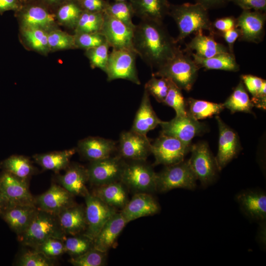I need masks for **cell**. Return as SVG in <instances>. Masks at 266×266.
<instances>
[{"label":"cell","instance_id":"7bdbcfd3","mask_svg":"<svg viewBox=\"0 0 266 266\" xmlns=\"http://www.w3.org/2000/svg\"><path fill=\"white\" fill-rule=\"evenodd\" d=\"M110 46L107 42L99 46L86 50L85 55L92 68H99L105 72L109 57Z\"/></svg>","mask_w":266,"mask_h":266},{"label":"cell","instance_id":"4fadbf2b","mask_svg":"<svg viewBox=\"0 0 266 266\" xmlns=\"http://www.w3.org/2000/svg\"><path fill=\"white\" fill-rule=\"evenodd\" d=\"M160 125L161 134L177 138L189 145L194 137L206 129L204 123L194 119L188 113L184 116H176L169 121H162Z\"/></svg>","mask_w":266,"mask_h":266},{"label":"cell","instance_id":"74e56055","mask_svg":"<svg viewBox=\"0 0 266 266\" xmlns=\"http://www.w3.org/2000/svg\"><path fill=\"white\" fill-rule=\"evenodd\" d=\"M104 12L122 22L128 26L134 29L133 21L134 15L132 5L129 1L108 2Z\"/></svg>","mask_w":266,"mask_h":266},{"label":"cell","instance_id":"4dcf8cb0","mask_svg":"<svg viewBox=\"0 0 266 266\" xmlns=\"http://www.w3.org/2000/svg\"><path fill=\"white\" fill-rule=\"evenodd\" d=\"M187 52L191 55L200 68L233 72H236L239 70V66L236 62L233 53L230 51L221 53L208 58H201L193 53Z\"/></svg>","mask_w":266,"mask_h":266},{"label":"cell","instance_id":"91938a15","mask_svg":"<svg viewBox=\"0 0 266 266\" xmlns=\"http://www.w3.org/2000/svg\"><path fill=\"white\" fill-rule=\"evenodd\" d=\"M49 3L54 4L58 2L61 0H46Z\"/></svg>","mask_w":266,"mask_h":266},{"label":"cell","instance_id":"7a4b0ae2","mask_svg":"<svg viewBox=\"0 0 266 266\" xmlns=\"http://www.w3.org/2000/svg\"><path fill=\"white\" fill-rule=\"evenodd\" d=\"M207 9L199 3L170 4L168 15L175 21L178 30L175 41L181 42L190 35L207 31L216 35Z\"/></svg>","mask_w":266,"mask_h":266},{"label":"cell","instance_id":"60d3db41","mask_svg":"<svg viewBox=\"0 0 266 266\" xmlns=\"http://www.w3.org/2000/svg\"><path fill=\"white\" fill-rule=\"evenodd\" d=\"M48 43L49 50L52 51L76 48L74 35L59 30L53 29L48 32Z\"/></svg>","mask_w":266,"mask_h":266},{"label":"cell","instance_id":"7402d4cb","mask_svg":"<svg viewBox=\"0 0 266 266\" xmlns=\"http://www.w3.org/2000/svg\"><path fill=\"white\" fill-rule=\"evenodd\" d=\"M114 141L99 136H89L79 141L77 150L85 159L93 161L112 156L116 149Z\"/></svg>","mask_w":266,"mask_h":266},{"label":"cell","instance_id":"603a6c76","mask_svg":"<svg viewBox=\"0 0 266 266\" xmlns=\"http://www.w3.org/2000/svg\"><path fill=\"white\" fill-rule=\"evenodd\" d=\"M127 224L120 212H116L102 227L94 239V247L107 252L115 245L117 240Z\"/></svg>","mask_w":266,"mask_h":266},{"label":"cell","instance_id":"2e32d148","mask_svg":"<svg viewBox=\"0 0 266 266\" xmlns=\"http://www.w3.org/2000/svg\"><path fill=\"white\" fill-rule=\"evenodd\" d=\"M133 30L120 20L104 12L103 22L100 32L112 49L134 50Z\"/></svg>","mask_w":266,"mask_h":266},{"label":"cell","instance_id":"ffe728a7","mask_svg":"<svg viewBox=\"0 0 266 266\" xmlns=\"http://www.w3.org/2000/svg\"><path fill=\"white\" fill-rule=\"evenodd\" d=\"M160 209L159 204L151 194L137 193L129 200L120 213L128 224L141 217L156 214Z\"/></svg>","mask_w":266,"mask_h":266},{"label":"cell","instance_id":"d6a6232c","mask_svg":"<svg viewBox=\"0 0 266 266\" xmlns=\"http://www.w3.org/2000/svg\"><path fill=\"white\" fill-rule=\"evenodd\" d=\"M0 170L27 181L36 172L31 161L21 155H12L1 161Z\"/></svg>","mask_w":266,"mask_h":266},{"label":"cell","instance_id":"5b68a950","mask_svg":"<svg viewBox=\"0 0 266 266\" xmlns=\"http://www.w3.org/2000/svg\"><path fill=\"white\" fill-rule=\"evenodd\" d=\"M120 181L135 193L156 192L157 173L146 161L126 162Z\"/></svg>","mask_w":266,"mask_h":266},{"label":"cell","instance_id":"1f68e13d","mask_svg":"<svg viewBox=\"0 0 266 266\" xmlns=\"http://www.w3.org/2000/svg\"><path fill=\"white\" fill-rule=\"evenodd\" d=\"M76 151L75 148H71L63 151L37 154L33 156V158L35 162L43 169L59 173L68 166L70 160Z\"/></svg>","mask_w":266,"mask_h":266},{"label":"cell","instance_id":"836d02e7","mask_svg":"<svg viewBox=\"0 0 266 266\" xmlns=\"http://www.w3.org/2000/svg\"><path fill=\"white\" fill-rule=\"evenodd\" d=\"M223 105L232 113L236 112L252 113V109L254 106L241 80Z\"/></svg>","mask_w":266,"mask_h":266},{"label":"cell","instance_id":"f35d334b","mask_svg":"<svg viewBox=\"0 0 266 266\" xmlns=\"http://www.w3.org/2000/svg\"><path fill=\"white\" fill-rule=\"evenodd\" d=\"M83 11L75 0H67L59 8L56 19L63 25L74 29Z\"/></svg>","mask_w":266,"mask_h":266},{"label":"cell","instance_id":"ee69618b","mask_svg":"<svg viewBox=\"0 0 266 266\" xmlns=\"http://www.w3.org/2000/svg\"><path fill=\"white\" fill-rule=\"evenodd\" d=\"M181 90L170 80L169 89L163 102L172 107L175 110L177 116H184L187 114L186 100Z\"/></svg>","mask_w":266,"mask_h":266},{"label":"cell","instance_id":"c3c4849f","mask_svg":"<svg viewBox=\"0 0 266 266\" xmlns=\"http://www.w3.org/2000/svg\"><path fill=\"white\" fill-rule=\"evenodd\" d=\"M33 249L41 252L49 258L55 260L65 253L64 240L49 238Z\"/></svg>","mask_w":266,"mask_h":266},{"label":"cell","instance_id":"f5cc1de1","mask_svg":"<svg viewBox=\"0 0 266 266\" xmlns=\"http://www.w3.org/2000/svg\"><path fill=\"white\" fill-rule=\"evenodd\" d=\"M84 11L104 12L108 1L105 0H75Z\"/></svg>","mask_w":266,"mask_h":266},{"label":"cell","instance_id":"d590c367","mask_svg":"<svg viewBox=\"0 0 266 266\" xmlns=\"http://www.w3.org/2000/svg\"><path fill=\"white\" fill-rule=\"evenodd\" d=\"M104 19V12L83 11L74 29V33L100 32Z\"/></svg>","mask_w":266,"mask_h":266},{"label":"cell","instance_id":"8fae6325","mask_svg":"<svg viewBox=\"0 0 266 266\" xmlns=\"http://www.w3.org/2000/svg\"><path fill=\"white\" fill-rule=\"evenodd\" d=\"M0 189L6 203V207L35 206L34 197L30 191L27 180L19 178L9 173L2 172L0 175Z\"/></svg>","mask_w":266,"mask_h":266},{"label":"cell","instance_id":"9a60e30c","mask_svg":"<svg viewBox=\"0 0 266 266\" xmlns=\"http://www.w3.org/2000/svg\"><path fill=\"white\" fill-rule=\"evenodd\" d=\"M119 141V155L125 160L146 161L151 154V142L147 135L131 130L124 131Z\"/></svg>","mask_w":266,"mask_h":266},{"label":"cell","instance_id":"8d00e7d4","mask_svg":"<svg viewBox=\"0 0 266 266\" xmlns=\"http://www.w3.org/2000/svg\"><path fill=\"white\" fill-rule=\"evenodd\" d=\"M48 32L39 28H22V33L27 44L33 50L47 53L49 51L48 43Z\"/></svg>","mask_w":266,"mask_h":266},{"label":"cell","instance_id":"11a10c76","mask_svg":"<svg viewBox=\"0 0 266 266\" xmlns=\"http://www.w3.org/2000/svg\"><path fill=\"white\" fill-rule=\"evenodd\" d=\"M207 10L218 9L226 6L230 0H194Z\"/></svg>","mask_w":266,"mask_h":266},{"label":"cell","instance_id":"7dc6e473","mask_svg":"<svg viewBox=\"0 0 266 266\" xmlns=\"http://www.w3.org/2000/svg\"><path fill=\"white\" fill-rule=\"evenodd\" d=\"M74 36L76 48L85 50L106 42L105 37L100 32L74 33Z\"/></svg>","mask_w":266,"mask_h":266},{"label":"cell","instance_id":"484cf974","mask_svg":"<svg viewBox=\"0 0 266 266\" xmlns=\"http://www.w3.org/2000/svg\"><path fill=\"white\" fill-rule=\"evenodd\" d=\"M134 15L141 20L163 22L168 15L170 3L168 0H130Z\"/></svg>","mask_w":266,"mask_h":266},{"label":"cell","instance_id":"8992f818","mask_svg":"<svg viewBox=\"0 0 266 266\" xmlns=\"http://www.w3.org/2000/svg\"><path fill=\"white\" fill-rule=\"evenodd\" d=\"M197 179L188 160L166 166L157 173L156 192L166 193L176 188L194 190Z\"/></svg>","mask_w":266,"mask_h":266},{"label":"cell","instance_id":"816d5d0a","mask_svg":"<svg viewBox=\"0 0 266 266\" xmlns=\"http://www.w3.org/2000/svg\"><path fill=\"white\" fill-rule=\"evenodd\" d=\"M242 10H251L266 12V0H230Z\"/></svg>","mask_w":266,"mask_h":266},{"label":"cell","instance_id":"680465c9","mask_svg":"<svg viewBox=\"0 0 266 266\" xmlns=\"http://www.w3.org/2000/svg\"><path fill=\"white\" fill-rule=\"evenodd\" d=\"M6 208V203L0 189V216Z\"/></svg>","mask_w":266,"mask_h":266},{"label":"cell","instance_id":"5bb4252c","mask_svg":"<svg viewBox=\"0 0 266 266\" xmlns=\"http://www.w3.org/2000/svg\"><path fill=\"white\" fill-rule=\"evenodd\" d=\"M266 12L242 10L236 18V27L239 32L238 40L259 43L265 34Z\"/></svg>","mask_w":266,"mask_h":266},{"label":"cell","instance_id":"f907efd6","mask_svg":"<svg viewBox=\"0 0 266 266\" xmlns=\"http://www.w3.org/2000/svg\"><path fill=\"white\" fill-rule=\"evenodd\" d=\"M212 26L216 35H220L223 33L236 27V18L231 16L217 18L212 22Z\"/></svg>","mask_w":266,"mask_h":266},{"label":"cell","instance_id":"277c9868","mask_svg":"<svg viewBox=\"0 0 266 266\" xmlns=\"http://www.w3.org/2000/svg\"><path fill=\"white\" fill-rule=\"evenodd\" d=\"M66 237L60 227L57 215L38 209L27 229L17 235L18 240L22 245L33 249L49 238L64 240Z\"/></svg>","mask_w":266,"mask_h":266},{"label":"cell","instance_id":"9c48e42d","mask_svg":"<svg viewBox=\"0 0 266 266\" xmlns=\"http://www.w3.org/2000/svg\"><path fill=\"white\" fill-rule=\"evenodd\" d=\"M126 163L119 155L91 161L87 168L88 182L96 187L120 181Z\"/></svg>","mask_w":266,"mask_h":266},{"label":"cell","instance_id":"f6af8a7d","mask_svg":"<svg viewBox=\"0 0 266 266\" xmlns=\"http://www.w3.org/2000/svg\"><path fill=\"white\" fill-rule=\"evenodd\" d=\"M170 80L160 77L159 78L152 75L151 78L145 83L144 89L156 100L163 103L167 94L169 87Z\"/></svg>","mask_w":266,"mask_h":266},{"label":"cell","instance_id":"ac0fdd59","mask_svg":"<svg viewBox=\"0 0 266 266\" xmlns=\"http://www.w3.org/2000/svg\"><path fill=\"white\" fill-rule=\"evenodd\" d=\"M74 197L61 185L53 183L45 192L34 197L35 206L38 209L57 215L76 203Z\"/></svg>","mask_w":266,"mask_h":266},{"label":"cell","instance_id":"681fc988","mask_svg":"<svg viewBox=\"0 0 266 266\" xmlns=\"http://www.w3.org/2000/svg\"><path fill=\"white\" fill-rule=\"evenodd\" d=\"M241 80L246 90L252 95V98L258 94L263 84L266 82L265 79L251 74L242 75Z\"/></svg>","mask_w":266,"mask_h":266},{"label":"cell","instance_id":"f1b7e54d","mask_svg":"<svg viewBox=\"0 0 266 266\" xmlns=\"http://www.w3.org/2000/svg\"><path fill=\"white\" fill-rule=\"evenodd\" d=\"M184 50L203 58H210L218 54L229 51L227 46L216 41L214 35H206L203 32L196 33L191 41L186 44Z\"/></svg>","mask_w":266,"mask_h":266},{"label":"cell","instance_id":"e575fe53","mask_svg":"<svg viewBox=\"0 0 266 266\" xmlns=\"http://www.w3.org/2000/svg\"><path fill=\"white\" fill-rule=\"evenodd\" d=\"M187 113L199 120L219 114L225 108L223 103H217L192 98L186 100Z\"/></svg>","mask_w":266,"mask_h":266},{"label":"cell","instance_id":"f546056e","mask_svg":"<svg viewBox=\"0 0 266 266\" xmlns=\"http://www.w3.org/2000/svg\"><path fill=\"white\" fill-rule=\"evenodd\" d=\"M126 188L121 181H117L96 186L91 194L107 205L122 209L129 201Z\"/></svg>","mask_w":266,"mask_h":266},{"label":"cell","instance_id":"30bf717a","mask_svg":"<svg viewBox=\"0 0 266 266\" xmlns=\"http://www.w3.org/2000/svg\"><path fill=\"white\" fill-rule=\"evenodd\" d=\"M191 147L177 138L161 133L151 143V154L155 158L154 165L166 166L182 162L190 151Z\"/></svg>","mask_w":266,"mask_h":266},{"label":"cell","instance_id":"d4e9b609","mask_svg":"<svg viewBox=\"0 0 266 266\" xmlns=\"http://www.w3.org/2000/svg\"><path fill=\"white\" fill-rule=\"evenodd\" d=\"M161 121L156 115L150 102V95L144 89L139 107L136 113L131 131L146 135L160 125Z\"/></svg>","mask_w":266,"mask_h":266},{"label":"cell","instance_id":"3957f363","mask_svg":"<svg viewBox=\"0 0 266 266\" xmlns=\"http://www.w3.org/2000/svg\"><path fill=\"white\" fill-rule=\"evenodd\" d=\"M199 69L191 55L180 48L152 75L166 78L181 90L189 92L196 81Z\"/></svg>","mask_w":266,"mask_h":266},{"label":"cell","instance_id":"9f6ffc18","mask_svg":"<svg viewBox=\"0 0 266 266\" xmlns=\"http://www.w3.org/2000/svg\"><path fill=\"white\" fill-rule=\"evenodd\" d=\"M254 106L264 110L266 109V82H265L258 94L251 99Z\"/></svg>","mask_w":266,"mask_h":266},{"label":"cell","instance_id":"ab89813d","mask_svg":"<svg viewBox=\"0 0 266 266\" xmlns=\"http://www.w3.org/2000/svg\"><path fill=\"white\" fill-rule=\"evenodd\" d=\"M64 243L65 253L71 257L81 255L94 248V241L84 233L66 237Z\"/></svg>","mask_w":266,"mask_h":266},{"label":"cell","instance_id":"4316f807","mask_svg":"<svg viewBox=\"0 0 266 266\" xmlns=\"http://www.w3.org/2000/svg\"><path fill=\"white\" fill-rule=\"evenodd\" d=\"M19 19L22 28H39L49 32L53 30L56 16L41 6L33 5L21 12Z\"/></svg>","mask_w":266,"mask_h":266},{"label":"cell","instance_id":"ba28073f","mask_svg":"<svg viewBox=\"0 0 266 266\" xmlns=\"http://www.w3.org/2000/svg\"><path fill=\"white\" fill-rule=\"evenodd\" d=\"M190 151L188 162L197 179L204 187L212 184L220 170L207 143L202 141L192 145Z\"/></svg>","mask_w":266,"mask_h":266},{"label":"cell","instance_id":"cb8c5ba5","mask_svg":"<svg viewBox=\"0 0 266 266\" xmlns=\"http://www.w3.org/2000/svg\"><path fill=\"white\" fill-rule=\"evenodd\" d=\"M60 227L67 235L83 233L87 228L85 208L75 203L57 215Z\"/></svg>","mask_w":266,"mask_h":266},{"label":"cell","instance_id":"83f0119b","mask_svg":"<svg viewBox=\"0 0 266 266\" xmlns=\"http://www.w3.org/2000/svg\"><path fill=\"white\" fill-rule=\"evenodd\" d=\"M37 210L35 206L31 205L7 207L0 217L18 235L27 229Z\"/></svg>","mask_w":266,"mask_h":266},{"label":"cell","instance_id":"e0dca14e","mask_svg":"<svg viewBox=\"0 0 266 266\" xmlns=\"http://www.w3.org/2000/svg\"><path fill=\"white\" fill-rule=\"evenodd\" d=\"M219 129L218 150L216 161L221 171L239 153L240 144L237 133L228 126L219 116H215Z\"/></svg>","mask_w":266,"mask_h":266},{"label":"cell","instance_id":"d6986e66","mask_svg":"<svg viewBox=\"0 0 266 266\" xmlns=\"http://www.w3.org/2000/svg\"><path fill=\"white\" fill-rule=\"evenodd\" d=\"M242 212L249 219L260 223L266 219V194L260 189H247L236 196Z\"/></svg>","mask_w":266,"mask_h":266},{"label":"cell","instance_id":"b9f144b4","mask_svg":"<svg viewBox=\"0 0 266 266\" xmlns=\"http://www.w3.org/2000/svg\"><path fill=\"white\" fill-rule=\"evenodd\" d=\"M106 252L93 248L83 254L71 257L69 262L74 266H102L106 261Z\"/></svg>","mask_w":266,"mask_h":266},{"label":"cell","instance_id":"44dd1931","mask_svg":"<svg viewBox=\"0 0 266 266\" xmlns=\"http://www.w3.org/2000/svg\"><path fill=\"white\" fill-rule=\"evenodd\" d=\"M63 175L56 176L60 185L74 196L84 197L89 192L86 187L88 182L87 168L77 163L69 164Z\"/></svg>","mask_w":266,"mask_h":266},{"label":"cell","instance_id":"bcb514c9","mask_svg":"<svg viewBox=\"0 0 266 266\" xmlns=\"http://www.w3.org/2000/svg\"><path fill=\"white\" fill-rule=\"evenodd\" d=\"M55 259L45 256L34 249L26 251L18 257L16 265L19 266H53Z\"/></svg>","mask_w":266,"mask_h":266},{"label":"cell","instance_id":"db71d44e","mask_svg":"<svg viewBox=\"0 0 266 266\" xmlns=\"http://www.w3.org/2000/svg\"><path fill=\"white\" fill-rule=\"evenodd\" d=\"M220 36L223 37L227 43L229 51L233 53L234 44L239 36L238 29L235 27L223 33Z\"/></svg>","mask_w":266,"mask_h":266},{"label":"cell","instance_id":"6f0895ef","mask_svg":"<svg viewBox=\"0 0 266 266\" xmlns=\"http://www.w3.org/2000/svg\"><path fill=\"white\" fill-rule=\"evenodd\" d=\"M20 4L19 0H0V13L9 10H18Z\"/></svg>","mask_w":266,"mask_h":266},{"label":"cell","instance_id":"94428289","mask_svg":"<svg viewBox=\"0 0 266 266\" xmlns=\"http://www.w3.org/2000/svg\"><path fill=\"white\" fill-rule=\"evenodd\" d=\"M130 0H114L115 1H129Z\"/></svg>","mask_w":266,"mask_h":266},{"label":"cell","instance_id":"7c38bea8","mask_svg":"<svg viewBox=\"0 0 266 266\" xmlns=\"http://www.w3.org/2000/svg\"><path fill=\"white\" fill-rule=\"evenodd\" d=\"M84 198L87 228L83 233L94 240L104 225L117 212V210L90 192Z\"/></svg>","mask_w":266,"mask_h":266},{"label":"cell","instance_id":"52a82bcc","mask_svg":"<svg viewBox=\"0 0 266 266\" xmlns=\"http://www.w3.org/2000/svg\"><path fill=\"white\" fill-rule=\"evenodd\" d=\"M137 54L129 49H112L109 53L105 71L108 82L124 79L136 85L141 84L136 66Z\"/></svg>","mask_w":266,"mask_h":266},{"label":"cell","instance_id":"6da1fadb","mask_svg":"<svg viewBox=\"0 0 266 266\" xmlns=\"http://www.w3.org/2000/svg\"><path fill=\"white\" fill-rule=\"evenodd\" d=\"M133 47L140 58L157 70L172 58L180 47L163 22L140 20L133 30Z\"/></svg>","mask_w":266,"mask_h":266}]
</instances>
